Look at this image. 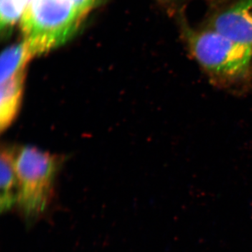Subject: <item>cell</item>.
Segmentation results:
<instances>
[{"label": "cell", "mask_w": 252, "mask_h": 252, "mask_svg": "<svg viewBox=\"0 0 252 252\" xmlns=\"http://www.w3.org/2000/svg\"><path fill=\"white\" fill-rule=\"evenodd\" d=\"M100 0H30L19 21L33 57L65 44Z\"/></svg>", "instance_id": "cell-1"}, {"label": "cell", "mask_w": 252, "mask_h": 252, "mask_svg": "<svg viewBox=\"0 0 252 252\" xmlns=\"http://www.w3.org/2000/svg\"><path fill=\"white\" fill-rule=\"evenodd\" d=\"M187 42L192 56L214 80L233 84L251 77L252 46L213 29L189 33Z\"/></svg>", "instance_id": "cell-2"}, {"label": "cell", "mask_w": 252, "mask_h": 252, "mask_svg": "<svg viewBox=\"0 0 252 252\" xmlns=\"http://www.w3.org/2000/svg\"><path fill=\"white\" fill-rule=\"evenodd\" d=\"M59 165L56 156L36 147L28 146L16 152L17 203L27 218H36L45 210Z\"/></svg>", "instance_id": "cell-3"}, {"label": "cell", "mask_w": 252, "mask_h": 252, "mask_svg": "<svg viewBox=\"0 0 252 252\" xmlns=\"http://www.w3.org/2000/svg\"><path fill=\"white\" fill-rule=\"evenodd\" d=\"M230 39L252 46V0H240L219 15L213 28Z\"/></svg>", "instance_id": "cell-4"}, {"label": "cell", "mask_w": 252, "mask_h": 252, "mask_svg": "<svg viewBox=\"0 0 252 252\" xmlns=\"http://www.w3.org/2000/svg\"><path fill=\"white\" fill-rule=\"evenodd\" d=\"M26 71L17 73L1 82L0 128L6 130L17 117L22 102Z\"/></svg>", "instance_id": "cell-5"}, {"label": "cell", "mask_w": 252, "mask_h": 252, "mask_svg": "<svg viewBox=\"0 0 252 252\" xmlns=\"http://www.w3.org/2000/svg\"><path fill=\"white\" fill-rule=\"evenodd\" d=\"M16 151L11 147H2L0 160V208L8 211L17 203L18 181L15 170Z\"/></svg>", "instance_id": "cell-6"}, {"label": "cell", "mask_w": 252, "mask_h": 252, "mask_svg": "<svg viewBox=\"0 0 252 252\" xmlns=\"http://www.w3.org/2000/svg\"><path fill=\"white\" fill-rule=\"evenodd\" d=\"M31 51L24 41L8 46L2 51L0 59V79L4 81L17 73L26 71L32 59Z\"/></svg>", "instance_id": "cell-7"}]
</instances>
